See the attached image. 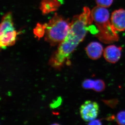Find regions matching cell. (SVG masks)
Instances as JSON below:
<instances>
[{
  "label": "cell",
  "mask_w": 125,
  "mask_h": 125,
  "mask_svg": "<svg viewBox=\"0 0 125 125\" xmlns=\"http://www.w3.org/2000/svg\"><path fill=\"white\" fill-rule=\"evenodd\" d=\"M86 54L90 58L96 60L101 57L103 52L102 45L97 42L90 43L85 48Z\"/></svg>",
  "instance_id": "ba28073f"
},
{
  "label": "cell",
  "mask_w": 125,
  "mask_h": 125,
  "mask_svg": "<svg viewBox=\"0 0 125 125\" xmlns=\"http://www.w3.org/2000/svg\"><path fill=\"white\" fill-rule=\"evenodd\" d=\"M121 47L109 45L104 51V56L106 61L111 63H115L120 60L121 56Z\"/></svg>",
  "instance_id": "52a82bcc"
},
{
  "label": "cell",
  "mask_w": 125,
  "mask_h": 125,
  "mask_svg": "<svg viewBox=\"0 0 125 125\" xmlns=\"http://www.w3.org/2000/svg\"><path fill=\"white\" fill-rule=\"evenodd\" d=\"M99 112L98 104L91 101H85L81 105L80 109L81 118L85 122H90L96 119Z\"/></svg>",
  "instance_id": "5b68a950"
},
{
  "label": "cell",
  "mask_w": 125,
  "mask_h": 125,
  "mask_svg": "<svg viewBox=\"0 0 125 125\" xmlns=\"http://www.w3.org/2000/svg\"><path fill=\"white\" fill-rule=\"evenodd\" d=\"M111 22L116 31L125 30V10L119 9L112 13Z\"/></svg>",
  "instance_id": "8992f818"
},
{
  "label": "cell",
  "mask_w": 125,
  "mask_h": 125,
  "mask_svg": "<svg viewBox=\"0 0 125 125\" xmlns=\"http://www.w3.org/2000/svg\"><path fill=\"white\" fill-rule=\"evenodd\" d=\"M113 0H96L97 6L104 8L108 7L112 4Z\"/></svg>",
  "instance_id": "7c38bea8"
},
{
  "label": "cell",
  "mask_w": 125,
  "mask_h": 125,
  "mask_svg": "<svg viewBox=\"0 0 125 125\" xmlns=\"http://www.w3.org/2000/svg\"><path fill=\"white\" fill-rule=\"evenodd\" d=\"M17 33L14 27L12 14L10 12L2 17L0 28V46L2 49L15 43Z\"/></svg>",
  "instance_id": "277c9868"
},
{
  "label": "cell",
  "mask_w": 125,
  "mask_h": 125,
  "mask_svg": "<svg viewBox=\"0 0 125 125\" xmlns=\"http://www.w3.org/2000/svg\"><path fill=\"white\" fill-rule=\"evenodd\" d=\"M116 120L118 125H125V111L118 113L117 115Z\"/></svg>",
  "instance_id": "8fae6325"
},
{
  "label": "cell",
  "mask_w": 125,
  "mask_h": 125,
  "mask_svg": "<svg viewBox=\"0 0 125 125\" xmlns=\"http://www.w3.org/2000/svg\"><path fill=\"white\" fill-rule=\"evenodd\" d=\"M95 80L87 79L83 81L82 87L85 89H93L94 85Z\"/></svg>",
  "instance_id": "30bf717a"
},
{
  "label": "cell",
  "mask_w": 125,
  "mask_h": 125,
  "mask_svg": "<svg viewBox=\"0 0 125 125\" xmlns=\"http://www.w3.org/2000/svg\"><path fill=\"white\" fill-rule=\"evenodd\" d=\"M71 23L56 14L49 22L43 25L45 40L52 46L59 45L67 36Z\"/></svg>",
  "instance_id": "3957f363"
},
{
  "label": "cell",
  "mask_w": 125,
  "mask_h": 125,
  "mask_svg": "<svg viewBox=\"0 0 125 125\" xmlns=\"http://www.w3.org/2000/svg\"><path fill=\"white\" fill-rule=\"evenodd\" d=\"M91 14L97 27L99 32L96 36L98 39L105 43L118 41V35L109 20V12L107 9L97 6L92 10Z\"/></svg>",
  "instance_id": "7a4b0ae2"
},
{
  "label": "cell",
  "mask_w": 125,
  "mask_h": 125,
  "mask_svg": "<svg viewBox=\"0 0 125 125\" xmlns=\"http://www.w3.org/2000/svg\"><path fill=\"white\" fill-rule=\"evenodd\" d=\"M93 21L91 11L88 7H84L82 13L74 16L67 36L59 44L50 59L49 64L52 67L61 69L65 61L84 39L88 31V26Z\"/></svg>",
  "instance_id": "6da1fadb"
},
{
  "label": "cell",
  "mask_w": 125,
  "mask_h": 125,
  "mask_svg": "<svg viewBox=\"0 0 125 125\" xmlns=\"http://www.w3.org/2000/svg\"><path fill=\"white\" fill-rule=\"evenodd\" d=\"M89 125H102L101 121L100 120H94L90 122V123H89Z\"/></svg>",
  "instance_id": "4fadbf2b"
},
{
  "label": "cell",
  "mask_w": 125,
  "mask_h": 125,
  "mask_svg": "<svg viewBox=\"0 0 125 125\" xmlns=\"http://www.w3.org/2000/svg\"><path fill=\"white\" fill-rule=\"evenodd\" d=\"M105 83L103 81L99 79L95 80L94 85L93 89L95 92H103L105 89Z\"/></svg>",
  "instance_id": "9c48e42d"
}]
</instances>
